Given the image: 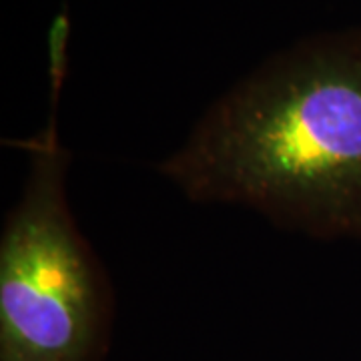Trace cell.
<instances>
[{"label":"cell","instance_id":"1","mask_svg":"<svg viewBox=\"0 0 361 361\" xmlns=\"http://www.w3.org/2000/svg\"><path fill=\"white\" fill-rule=\"evenodd\" d=\"M155 171L197 205L361 241V28L273 52L205 109Z\"/></svg>","mask_w":361,"mask_h":361},{"label":"cell","instance_id":"2","mask_svg":"<svg viewBox=\"0 0 361 361\" xmlns=\"http://www.w3.org/2000/svg\"><path fill=\"white\" fill-rule=\"evenodd\" d=\"M52 111L28 137L23 189L0 233V361H101L115 322V287L68 201L71 151Z\"/></svg>","mask_w":361,"mask_h":361}]
</instances>
